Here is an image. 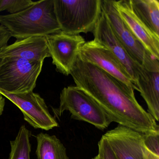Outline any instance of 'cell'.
<instances>
[{"label":"cell","instance_id":"1","mask_svg":"<svg viewBox=\"0 0 159 159\" xmlns=\"http://www.w3.org/2000/svg\"><path fill=\"white\" fill-rule=\"evenodd\" d=\"M76 86L92 98L111 121L141 134L159 131L154 118L135 97L134 89L78 55L70 71Z\"/></svg>","mask_w":159,"mask_h":159},{"label":"cell","instance_id":"8","mask_svg":"<svg viewBox=\"0 0 159 159\" xmlns=\"http://www.w3.org/2000/svg\"><path fill=\"white\" fill-rule=\"evenodd\" d=\"M50 57L58 72L70 75V71L79 54L85 43L80 35H71L60 31L45 36Z\"/></svg>","mask_w":159,"mask_h":159},{"label":"cell","instance_id":"22","mask_svg":"<svg viewBox=\"0 0 159 159\" xmlns=\"http://www.w3.org/2000/svg\"><path fill=\"white\" fill-rule=\"evenodd\" d=\"M5 98L2 94L0 93V116H1L2 112L4 110V106H5Z\"/></svg>","mask_w":159,"mask_h":159},{"label":"cell","instance_id":"14","mask_svg":"<svg viewBox=\"0 0 159 159\" xmlns=\"http://www.w3.org/2000/svg\"><path fill=\"white\" fill-rule=\"evenodd\" d=\"M136 86L147 104L148 112L159 121V70H148L140 66Z\"/></svg>","mask_w":159,"mask_h":159},{"label":"cell","instance_id":"5","mask_svg":"<svg viewBox=\"0 0 159 159\" xmlns=\"http://www.w3.org/2000/svg\"><path fill=\"white\" fill-rule=\"evenodd\" d=\"M101 7L114 34L134 62L148 70L159 69V60L151 55L122 19L114 0H102Z\"/></svg>","mask_w":159,"mask_h":159},{"label":"cell","instance_id":"12","mask_svg":"<svg viewBox=\"0 0 159 159\" xmlns=\"http://www.w3.org/2000/svg\"><path fill=\"white\" fill-rule=\"evenodd\" d=\"M114 2L120 16L130 30L151 55L159 60V37L154 35L135 14L130 0H114Z\"/></svg>","mask_w":159,"mask_h":159},{"label":"cell","instance_id":"4","mask_svg":"<svg viewBox=\"0 0 159 159\" xmlns=\"http://www.w3.org/2000/svg\"><path fill=\"white\" fill-rule=\"evenodd\" d=\"M65 111H69L72 119L86 122L99 130H105L112 122L102 108L77 86L65 87L60 93L59 107L53 109L57 118Z\"/></svg>","mask_w":159,"mask_h":159},{"label":"cell","instance_id":"16","mask_svg":"<svg viewBox=\"0 0 159 159\" xmlns=\"http://www.w3.org/2000/svg\"><path fill=\"white\" fill-rule=\"evenodd\" d=\"M36 138L38 159H70L65 146L55 135L40 133Z\"/></svg>","mask_w":159,"mask_h":159},{"label":"cell","instance_id":"7","mask_svg":"<svg viewBox=\"0 0 159 159\" xmlns=\"http://www.w3.org/2000/svg\"><path fill=\"white\" fill-rule=\"evenodd\" d=\"M0 93L13 103L21 111L25 120L35 128L48 130L58 126L50 113L44 99L33 91L22 94Z\"/></svg>","mask_w":159,"mask_h":159},{"label":"cell","instance_id":"15","mask_svg":"<svg viewBox=\"0 0 159 159\" xmlns=\"http://www.w3.org/2000/svg\"><path fill=\"white\" fill-rule=\"evenodd\" d=\"M135 14L157 37H159L158 0H130Z\"/></svg>","mask_w":159,"mask_h":159},{"label":"cell","instance_id":"19","mask_svg":"<svg viewBox=\"0 0 159 159\" xmlns=\"http://www.w3.org/2000/svg\"><path fill=\"white\" fill-rule=\"evenodd\" d=\"M34 2L31 0H0V12L7 11L10 14L18 13L33 5Z\"/></svg>","mask_w":159,"mask_h":159},{"label":"cell","instance_id":"20","mask_svg":"<svg viewBox=\"0 0 159 159\" xmlns=\"http://www.w3.org/2000/svg\"><path fill=\"white\" fill-rule=\"evenodd\" d=\"M98 155L100 159H118L108 142L103 136L98 142Z\"/></svg>","mask_w":159,"mask_h":159},{"label":"cell","instance_id":"17","mask_svg":"<svg viewBox=\"0 0 159 159\" xmlns=\"http://www.w3.org/2000/svg\"><path fill=\"white\" fill-rule=\"evenodd\" d=\"M31 132L22 125L14 140L10 141L11 152L9 159H30Z\"/></svg>","mask_w":159,"mask_h":159},{"label":"cell","instance_id":"21","mask_svg":"<svg viewBox=\"0 0 159 159\" xmlns=\"http://www.w3.org/2000/svg\"><path fill=\"white\" fill-rule=\"evenodd\" d=\"M11 38V36L7 29L3 26H0V49L8 45Z\"/></svg>","mask_w":159,"mask_h":159},{"label":"cell","instance_id":"2","mask_svg":"<svg viewBox=\"0 0 159 159\" xmlns=\"http://www.w3.org/2000/svg\"><path fill=\"white\" fill-rule=\"evenodd\" d=\"M0 24L16 40L45 37L60 31L55 14L53 0L35 2L18 13L0 15Z\"/></svg>","mask_w":159,"mask_h":159},{"label":"cell","instance_id":"9","mask_svg":"<svg viewBox=\"0 0 159 159\" xmlns=\"http://www.w3.org/2000/svg\"><path fill=\"white\" fill-rule=\"evenodd\" d=\"M78 55L83 60L97 66L112 77L136 90L131 77L118 58L106 46L93 40L85 42Z\"/></svg>","mask_w":159,"mask_h":159},{"label":"cell","instance_id":"11","mask_svg":"<svg viewBox=\"0 0 159 159\" xmlns=\"http://www.w3.org/2000/svg\"><path fill=\"white\" fill-rule=\"evenodd\" d=\"M142 134L119 125L103 136L108 142L117 159H142Z\"/></svg>","mask_w":159,"mask_h":159},{"label":"cell","instance_id":"18","mask_svg":"<svg viewBox=\"0 0 159 159\" xmlns=\"http://www.w3.org/2000/svg\"><path fill=\"white\" fill-rule=\"evenodd\" d=\"M142 159H159V131L142 134Z\"/></svg>","mask_w":159,"mask_h":159},{"label":"cell","instance_id":"24","mask_svg":"<svg viewBox=\"0 0 159 159\" xmlns=\"http://www.w3.org/2000/svg\"><path fill=\"white\" fill-rule=\"evenodd\" d=\"M93 159H100V157H99V156L97 155L96 157H95L94 158H93Z\"/></svg>","mask_w":159,"mask_h":159},{"label":"cell","instance_id":"13","mask_svg":"<svg viewBox=\"0 0 159 159\" xmlns=\"http://www.w3.org/2000/svg\"><path fill=\"white\" fill-rule=\"evenodd\" d=\"M3 58L13 57L34 62H43L50 57L45 37H31L16 40L0 50Z\"/></svg>","mask_w":159,"mask_h":159},{"label":"cell","instance_id":"23","mask_svg":"<svg viewBox=\"0 0 159 159\" xmlns=\"http://www.w3.org/2000/svg\"><path fill=\"white\" fill-rule=\"evenodd\" d=\"M1 50V49H0ZM3 58L0 55V65H1L2 63V61H3Z\"/></svg>","mask_w":159,"mask_h":159},{"label":"cell","instance_id":"10","mask_svg":"<svg viewBox=\"0 0 159 159\" xmlns=\"http://www.w3.org/2000/svg\"><path fill=\"white\" fill-rule=\"evenodd\" d=\"M92 33L94 40L107 47L121 63L131 77L137 90V81L140 66L134 62L121 44L102 10L101 16Z\"/></svg>","mask_w":159,"mask_h":159},{"label":"cell","instance_id":"6","mask_svg":"<svg viewBox=\"0 0 159 159\" xmlns=\"http://www.w3.org/2000/svg\"><path fill=\"white\" fill-rule=\"evenodd\" d=\"M43 65V62L3 58L0 65V91L10 94L33 91Z\"/></svg>","mask_w":159,"mask_h":159},{"label":"cell","instance_id":"3","mask_svg":"<svg viewBox=\"0 0 159 159\" xmlns=\"http://www.w3.org/2000/svg\"><path fill=\"white\" fill-rule=\"evenodd\" d=\"M102 0H53L60 31L71 35L93 32L102 13Z\"/></svg>","mask_w":159,"mask_h":159}]
</instances>
